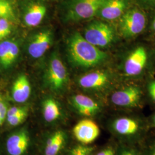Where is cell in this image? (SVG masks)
<instances>
[{"label": "cell", "instance_id": "1", "mask_svg": "<svg viewBox=\"0 0 155 155\" xmlns=\"http://www.w3.org/2000/svg\"><path fill=\"white\" fill-rule=\"evenodd\" d=\"M129 111L112 118L107 127L117 143L141 144L151 129L147 117Z\"/></svg>", "mask_w": 155, "mask_h": 155}, {"label": "cell", "instance_id": "2", "mask_svg": "<svg viewBox=\"0 0 155 155\" xmlns=\"http://www.w3.org/2000/svg\"><path fill=\"white\" fill-rule=\"evenodd\" d=\"M67 48L72 62L81 67L90 68L98 66L107 58L105 52L90 43L78 32L73 33L70 37Z\"/></svg>", "mask_w": 155, "mask_h": 155}, {"label": "cell", "instance_id": "3", "mask_svg": "<svg viewBox=\"0 0 155 155\" xmlns=\"http://www.w3.org/2000/svg\"><path fill=\"white\" fill-rule=\"evenodd\" d=\"M144 90L139 84H129L114 89L110 94L111 103L124 111L139 109L144 104Z\"/></svg>", "mask_w": 155, "mask_h": 155}, {"label": "cell", "instance_id": "4", "mask_svg": "<svg viewBox=\"0 0 155 155\" xmlns=\"http://www.w3.org/2000/svg\"><path fill=\"white\" fill-rule=\"evenodd\" d=\"M90 43L98 48H104L111 45L116 39L114 28L106 22L95 21L86 27L83 35Z\"/></svg>", "mask_w": 155, "mask_h": 155}, {"label": "cell", "instance_id": "5", "mask_svg": "<svg viewBox=\"0 0 155 155\" xmlns=\"http://www.w3.org/2000/svg\"><path fill=\"white\" fill-rule=\"evenodd\" d=\"M119 21V31L125 38H132L143 32L147 24L144 13L133 8L125 12Z\"/></svg>", "mask_w": 155, "mask_h": 155}, {"label": "cell", "instance_id": "6", "mask_svg": "<svg viewBox=\"0 0 155 155\" xmlns=\"http://www.w3.org/2000/svg\"><path fill=\"white\" fill-rule=\"evenodd\" d=\"M106 0H72L67 10V16L72 20L88 19L97 15Z\"/></svg>", "mask_w": 155, "mask_h": 155}, {"label": "cell", "instance_id": "7", "mask_svg": "<svg viewBox=\"0 0 155 155\" xmlns=\"http://www.w3.org/2000/svg\"><path fill=\"white\" fill-rule=\"evenodd\" d=\"M78 83L80 87L84 90L100 91L109 89L112 85V80L107 72L97 71L82 75L79 78Z\"/></svg>", "mask_w": 155, "mask_h": 155}, {"label": "cell", "instance_id": "8", "mask_svg": "<svg viewBox=\"0 0 155 155\" xmlns=\"http://www.w3.org/2000/svg\"><path fill=\"white\" fill-rule=\"evenodd\" d=\"M148 60L146 49L143 46H139L133 50L125 61L124 64V74L127 77H136L140 75Z\"/></svg>", "mask_w": 155, "mask_h": 155}, {"label": "cell", "instance_id": "9", "mask_svg": "<svg viewBox=\"0 0 155 155\" xmlns=\"http://www.w3.org/2000/svg\"><path fill=\"white\" fill-rule=\"evenodd\" d=\"M47 76L48 84L53 90H61L66 84L67 72L66 67L56 56H54L50 61Z\"/></svg>", "mask_w": 155, "mask_h": 155}, {"label": "cell", "instance_id": "10", "mask_svg": "<svg viewBox=\"0 0 155 155\" xmlns=\"http://www.w3.org/2000/svg\"><path fill=\"white\" fill-rule=\"evenodd\" d=\"M73 133L81 144L89 145L93 143L99 137L100 129L93 120L86 118L78 122L73 129Z\"/></svg>", "mask_w": 155, "mask_h": 155}, {"label": "cell", "instance_id": "11", "mask_svg": "<svg viewBox=\"0 0 155 155\" xmlns=\"http://www.w3.org/2000/svg\"><path fill=\"white\" fill-rule=\"evenodd\" d=\"M29 136L25 129L12 133L6 139L5 148L8 155H23L28 149Z\"/></svg>", "mask_w": 155, "mask_h": 155}, {"label": "cell", "instance_id": "12", "mask_svg": "<svg viewBox=\"0 0 155 155\" xmlns=\"http://www.w3.org/2000/svg\"><path fill=\"white\" fill-rule=\"evenodd\" d=\"M128 5V0H106L97 15L106 20H114L122 16Z\"/></svg>", "mask_w": 155, "mask_h": 155}, {"label": "cell", "instance_id": "13", "mask_svg": "<svg viewBox=\"0 0 155 155\" xmlns=\"http://www.w3.org/2000/svg\"><path fill=\"white\" fill-rule=\"evenodd\" d=\"M72 104L79 114L87 118L96 116L101 111L98 102L89 96L77 94L72 97Z\"/></svg>", "mask_w": 155, "mask_h": 155}, {"label": "cell", "instance_id": "14", "mask_svg": "<svg viewBox=\"0 0 155 155\" xmlns=\"http://www.w3.org/2000/svg\"><path fill=\"white\" fill-rule=\"evenodd\" d=\"M52 40V35L48 30L37 33L28 45L29 54L35 59L41 57L50 48Z\"/></svg>", "mask_w": 155, "mask_h": 155}, {"label": "cell", "instance_id": "15", "mask_svg": "<svg viewBox=\"0 0 155 155\" xmlns=\"http://www.w3.org/2000/svg\"><path fill=\"white\" fill-rule=\"evenodd\" d=\"M47 12L45 6L38 2L29 4L24 15L25 24L29 27H35L39 25L45 18Z\"/></svg>", "mask_w": 155, "mask_h": 155}, {"label": "cell", "instance_id": "16", "mask_svg": "<svg viewBox=\"0 0 155 155\" xmlns=\"http://www.w3.org/2000/svg\"><path fill=\"white\" fill-rule=\"evenodd\" d=\"M31 87L28 78L21 75L15 80L12 89V98L17 103H24L28 100Z\"/></svg>", "mask_w": 155, "mask_h": 155}, {"label": "cell", "instance_id": "17", "mask_svg": "<svg viewBox=\"0 0 155 155\" xmlns=\"http://www.w3.org/2000/svg\"><path fill=\"white\" fill-rule=\"evenodd\" d=\"M19 54V48L16 43L4 41L0 43V64L5 68L11 66Z\"/></svg>", "mask_w": 155, "mask_h": 155}, {"label": "cell", "instance_id": "18", "mask_svg": "<svg viewBox=\"0 0 155 155\" xmlns=\"http://www.w3.org/2000/svg\"><path fill=\"white\" fill-rule=\"evenodd\" d=\"M66 137L65 133L61 130L53 133L47 141L45 155H58L65 144Z\"/></svg>", "mask_w": 155, "mask_h": 155}, {"label": "cell", "instance_id": "19", "mask_svg": "<svg viewBox=\"0 0 155 155\" xmlns=\"http://www.w3.org/2000/svg\"><path fill=\"white\" fill-rule=\"evenodd\" d=\"M43 114L47 122H52L60 117L61 113L59 105L55 101L48 98L45 100L43 102Z\"/></svg>", "mask_w": 155, "mask_h": 155}, {"label": "cell", "instance_id": "20", "mask_svg": "<svg viewBox=\"0 0 155 155\" xmlns=\"http://www.w3.org/2000/svg\"><path fill=\"white\" fill-rule=\"evenodd\" d=\"M143 155H155V130L151 129L142 143Z\"/></svg>", "mask_w": 155, "mask_h": 155}, {"label": "cell", "instance_id": "21", "mask_svg": "<svg viewBox=\"0 0 155 155\" xmlns=\"http://www.w3.org/2000/svg\"><path fill=\"white\" fill-rule=\"evenodd\" d=\"M0 18H4L9 20L15 18L13 6L9 0H0Z\"/></svg>", "mask_w": 155, "mask_h": 155}, {"label": "cell", "instance_id": "22", "mask_svg": "<svg viewBox=\"0 0 155 155\" xmlns=\"http://www.w3.org/2000/svg\"><path fill=\"white\" fill-rule=\"evenodd\" d=\"M28 116V109L14 116L6 118L8 125L11 127H17L24 122Z\"/></svg>", "mask_w": 155, "mask_h": 155}, {"label": "cell", "instance_id": "23", "mask_svg": "<svg viewBox=\"0 0 155 155\" xmlns=\"http://www.w3.org/2000/svg\"><path fill=\"white\" fill-rule=\"evenodd\" d=\"M95 148L87 145H78L70 151V155H87L94 151Z\"/></svg>", "mask_w": 155, "mask_h": 155}, {"label": "cell", "instance_id": "24", "mask_svg": "<svg viewBox=\"0 0 155 155\" xmlns=\"http://www.w3.org/2000/svg\"><path fill=\"white\" fill-rule=\"evenodd\" d=\"M10 20L0 18V40L5 38L11 32Z\"/></svg>", "mask_w": 155, "mask_h": 155}, {"label": "cell", "instance_id": "25", "mask_svg": "<svg viewBox=\"0 0 155 155\" xmlns=\"http://www.w3.org/2000/svg\"><path fill=\"white\" fill-rule=\"evenodd\" d=\"M142 143L137 144H127L129 155H143Z\"/></svg>", "mask_w": 155, "mask_h": 155}, {"label": "cell", "instance_id": "26", "mask_svg": "<svg viewBox=\"0 0 155 155\" xmlns=\"http://www.w3.org/2000/svg\"><path fill=\"white\" fill-rule=\"evenodd\" d=\"M147 90L150 101L155 106V79L151 80L148 82Z\"/></svg>", "mask_w": 155, "mask_h": 155}, {"label": "cell", "instance_id": "27", "mask_svg": "<svg viewBox=\"0 0 155 155\" xmlns=\"http://www.w3.org/2000/svg\"><path fill=\"white\" fill-rule=\"evenodd\" d=\"M95 155H116V143L114 145H109L100 150Z\"/></svg>", "mask_w": 155, "mask_h": 155}, {"label": "cell", "instance_id": "28", "mask_svg": "<svg viewBox=\"0 0 155 155\" xmlns=\"http://www.w3.org/2000/svg\"><path fill=\"white\" fill-rule=\"evenodd\" d=\"M27 108L24 106H13L10 108H8L7 111L6 118H9L11 117L14 116L17 114L22 112L24 110H26Z\"/></svg>", "mask_w": 155, "mask_h": 155}, {"label": "cell", "instance_id": "29", "mask_svg": "<svg viewBox=\"0 0 155 155\" xmlns=\"http://www.w3.org/2000/svg\"><path fill=\"white\" fill-rule=\"evenodd\" d=\"M8 110V107L6 104L4 102H3L2 100L0 101V117L1 118L6 120Z\"/></svg>", "mask_w": 155, "mask_h": 155}, {"label": "cell", "instance_id": "30", "mask_svg": "<svg viewBox=\"0 0 155 155\" xmlns=\"http://www.w3.org/2000/svg\"><path fill=\"white\" fill-rule=\"evenodd\" d=\"M147 119L150 129L155 130V111L150 116L147 117Z\"/></svg>", "mask_w": 155, "mask_h": 155}, {"label": "cell", "instance_id": "31", "mask_svg": "<svg viewBox=\"0 0 155 155\" xmlns=\"http://www.w3.org/2000/svg\"><path fill=\"white\" fill-rule=\"evenodd\" d=\"M152 29L155 32V18H153V21H152Z\"/></svg>", "mask_w": 155, "mask_h": 155}, {"label": "cell", "instance_id": "32", "mask_svg": "<svg viewBox=\"0 0 155 155\" xmlns=\"http://www.w3.org/2000/svg\"><path fill=\"white\" fill-rule=\"evenodd\" d=\"M2 101V97H1V95L0 94V101Z\"/></svg>", "mask_w": 155, "mask_h": 155}, {"label": "cell", "instance_id": "33", "mask_svg": "<svg viewBox=\"0 0 155 155\" xmlns=\"http://www.w3.org/2000/svg\"><path fill=\"white\" fill-rule=\"evenodd\" d=\"M148 1H155V0H148Z\"/></svg>", "mask_w": 155, "mask_h": 155}]
</instances>
